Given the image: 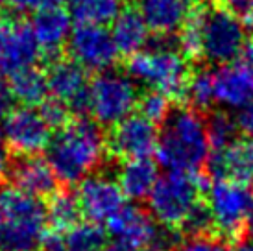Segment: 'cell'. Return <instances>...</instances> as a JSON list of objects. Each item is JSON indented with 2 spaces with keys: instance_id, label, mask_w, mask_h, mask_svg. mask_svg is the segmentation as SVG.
<instances>
[{
  "instance_id": "cell-1",
  "label": "cell",
  "mask_w": 253,
  "mask_h": 251,
  "mask_svg": "<svg viewBox=\"0 0 253 251\" xmlns=\"http://www.w3.org/2000/svg\"><path fill=\"white\" fill-rule=\"evenodd\" d=\"M248 46L246 26L224 6H204L192 11L179 30V50L211 65H229Z\"/></svg>"
},
{
  "instance_id": "cell-2",
  "label": "cell",
  "mask_w": 253,
  "mask_h": 251,
  "mask_svg": "<svg viewBox=\"0 0 253 251\" xmlns=\"http://www.w3.org/2000/svg\"><path fill=\"white\" fill-rule=\"evenodd\" d=\"M106 148L107 140L98 122L78 117L59 127L50 139L46 161L59 181L74 185L98 170L106 155Z\"/></svg>"
},
{
  "instance_id": "cell-3",
  "label": "cell",
  "mask_w": 253,
  "mask_h": 251,
  "mask_svg": "<svg viewBox=\"0 0 253 251\" xmlns=\"http://www.w3.org/2000/svg\"><path fill=\"white\" fill-rule=\"evenodd\" d=\"M155 155L157 163L169 172L194 174L205 167L211 155V142L200 111L189 105L172 107L159 131Z\"/></svg>"
},
{
  "instance_id": "cell-4",
  "label": "cell",
  "mask_w": 253,
  "mask_h": 251,
  "mask_svg": "<svg viewBox=\"0 0 253 251\" xmlns=\"http://www.w3.org/2000/svg\"><path fill=\"white\" fill-rule=\"evenodd\" d=\"M46 205L17 187L0 188V251H36L46 237Z\"/></svg>"
},
{
  "instance_id": "cell-5",
  "label": "cell",
  "mask_w": 253,
  "mask_h": 251,
  "mask_svg": "<svg viewBox=\"0 0 253 251\" xmlns=\"http://www.w3.org/2000/svg\"><path fill=\"white\" fill-rule=\"evenodd\" d=\"M126 70L137 84L169 98H181L190 76L187 56L170 44H155L131 56Z\"/></svg>"
},
{
  "instance_id": "cell-6",
  "label": "cell",
  "mask_w": 253,
  "mask_h": 251,
  "mask_svg": "<svg viewBox=\"0 0 253 251\" xmlns=\"http://www.w3.org/2000/svg\"><path fill=\"white\" fill-rule=\"evenodd\" d=\"M202 202V181L194 174L167 172L159 175L148 196L150 216L170 231L181 229L185 220Z\"/></svg>"
},
{
  "instance_id": "cell-7",
  "label": "cell",
  "mask_w": 253,
  "mask_h": 251,
  "mask_svg": "<svg viewBox=\"0 0 253 251\" xmlns=\"http://www.w3.org/2000/svg\"><path fill=\"white\" fill-rule=\"evenodd\" d=\"M139 87L127 72L104 70L89 87V113L100 126H115L139 104Z\"/></svg>"
},
{
  "instance_id": "cell-8",
  "label": "cell",
  "mask_w": 253,
  "mask_h": 251,
  "mask_svg": "<svg viewBox=\"0 0 253 251\" xmlns=\"http://www.w3.org/2000/svg\"><path fill=\"white\" fill-rule=\"evenodd\" d=\"M205 203L220 238H240L252 222L253 192L246 185L231 179H212L207 188Z\"/></svg>"
},
{
  "instance_id": "cell-9",
  "label": "cell",
  "mask_w": 253,
  "mask_h": 251,
  "mask_svg": "<svg viewBox=\"0 0 253 251\" xmlns=\"http://www.w3.org/2000/svg\"><path fill=\"white\" fill-rule=\"evenodd\" d=\"M48 122L42 119V115L36 107H15L9 109L4 117L2 135L7 148L21 157L37 155L46 150L52 139Z\"/></svg>"
},
{
  "instance_id": "cell-10",
  "label": "cell",
  "mask_w": 253,
  "mask_h": 251,
  "mask_svg": "<svg viewBox=\"0 0 253 251\" xmlns=\"http://www.w3.org/2000/svg\"><path fill=\"white\" fill-rule=\"evenodd\" d=\"M67 50L72 61L82 69L98 74L111 69L119 57L111 32L98 24H78L72 28Z\"/></svg>"
},
{
  "instance_id": "cell-11",
  "label": "cell",
  "mask_w": 253,
  "mask_h": 251,
  "mask_svg": "<svg viewBox=\"0 0 253 251\" xmlns=\"http://www.w3.org/2000/svg\"><path fill=\"white\" fill-rule=\"evenodd\" d=\"M106 140L107 150L119 159H144L155 154L159 131L157 126L141 113H131L124 120L111 126Z\"/></svg>"
},
{
  "instance_id": "cell-12",
  "label": "cell",
  "mask_w": 253,
  "mask_h": 251,
  "mask_svg": "<svg viewBox=\"0 0 253 251\" xmlns=\"http://www.w3.org/2000/svg\"><path fill=\"white\" fill-rule=\"evenodd\" d=\"M111 238L104 251H141L157 242L159 229L150 212L135 205H126L107 222Z\"/></svg>"
},
{
  "instance_id": "cell-13",
  "label": "cell",
  "mask_w": 253,
  "mask_h": 251,
  "mask_svg": "<svg viewBox=\"0 0 253 251\" xmlns=\"http://www.w3.org/2000/svg\"><path fill=\"white\" fill-rule=\"evenodd\" d=\"M76 200L82 216L94 223H107L117 212L126 207V196L119 183L100 174L89 175L80 183Z\"/></svg>"
},
{
  "instance_id": "cell-14",
  "label": "cell",
  "mask_w": 253,
  "mask_h": 251,
  "mask_svg": "<svg viewBox=\"0 0 253 251\" xmlns=\"http://www.w3.org/2000/svg\"><path fill=\"white\" fill-rule=\"evenodd\" d=\"M50 96L63 102L76 115L89 113V78L72 59H54L46 70Z\"/></svg>"
},
{
  "instance_id": "cell-15",
  "label": "cell",
  "mask_w": 253,
  "mask_h": 251,
  "mask_svg": "<svg viewBox=\"0 0 253 251\" xmlns=\"http://www.w3.org/2000/svg\"><path fill=\"white\" fill-rule=\"evenodd\" d=\"M205 167L212 179H231L253 187V140L237 139L224 150L211 152Z\"/></svg>"
},
{
  "instance_id": "cell-16",
  "label": "cell",
  "mask_w": 253,
  "mask_h": 251,
  "mask_svg": "<svg viewBox=\"0 0 253 251\" xmlns=\"http://www.w3.org/2000/svg\"><path fill=\"white\" fill-rule=\"evenodd\" d=\"M41 54L30 22L15 21L7 24L4 52L0 57V70L6 76H13L24 69L36 67Z\"/></svg>"
},
{
  "instance_id": "cell-17",
  "label": "cell",
  "mask_w": 253,
  "mask_h": 251,
  "mask_svg": "<svg viewBox=\"0 0 253 251\" xmlns=\"http://www.w3.org/2000/svg\"><path fill=\"white\" fill-rule=\"evenodd\" d=\"M214 102L224 111H242L253 104V78L239 61L218 67L214 72Z\"/></svg>"
},
{
  "instance_id": "cell-18",
  "label": "cell",
  "mask_w": 253,
  "mask_h": 251,
  "mask_svg": "<svg viewBox=\"0 0 253 251\" xmlns=\"http://www.w3.org/2000/svg\"><path fill=\"white\" fill-rule=\"evenodd\" d=\"M71 13L61 6L42 7L34 13L30 28L36 35L39 48L46 56H57L59 50L67 46L71 37Z\"/></svg>"
},
{
  "instance_id": "cell-19",
  "label": "cell",
  "mask_w": 253,
  "mask_h": 251,
  "mask_svg": "<svg viewBox=\"0 0 253 251\" xmlns=\"http://www.w3.org/2000/svg\"><path fill=\"white\" fill-rule=\"evenodd\" d=\"M135 4L148 28L159 35L179 32L196 9L194 0H135Z\"/></svg>"
},
{
  "instance_id": "cell-20",
  "label": "cell",
  "mask_w": 253,
  "mask_h": 251,
  "mask_svg": "<svg viewBox=\"0 0 253 251\" xmlns=\"http://www.w3.org/2000/svg\"><path fill=\"white\" fill-rule=\"evenodd\" d=\"M9 174L15 187L36 198H50L57 192V175L54 174L48 161L37 155L19 157L13 167L9 168Z\"/></svg>"
},
{
  "instance_id": "cell-21",
  "label": "cell",
  "mask_w": 253,
  "mask_h": 251,
  "mask_svg": "<svg viewBox=\"0 0 253 251\" xmlns=\"http://www.w3.org/2000/svg\"><path fill=\"white\" fill-rule=\"evenodd\" d=\"M111 37L120 56L131 57L146 48L150 41V28L135 7H124L111 22Z\"/></svg>"
},
{
  "instance_id": "cell-22",
  "label": "cell",
  "mask_w": 253,
  "mask_h": 251,
  "mask_svg": "<svg viewBox=\"0 0 253 251\" xmlns=\"http://www.w3.org/2000/svg\"><path fill=\"white\" fill-rule=\"evenodd\" d=\"M159 179V170L155 161L150 157L144 159L124 161L117 174V183L129 200H148Z\"/></svg>"
},
{
  "instance_id": "cell-23",
  "label": "cell",
  "mask_w": 253,
  "mask_h": 251,
  "mask_svg": "<svg viewBox=\"0 0 253 251\" xmlns=\"http://www.w3.org/2000/svg\"><path fill=\"white\" fill-rule=\"evenodd\" d=\"M9 94L26 107L41 105L48 98V80L46 72H41L37 67H30L13 76H9Z\"/></svg>"
},
{
  "instance_id": "cell-24",
  "label": "cell",
  "mask_w": 253,
  "mask_h": 251,
  "mask_svg": "<svg viewBox=\"0 0 253 251\" xmlns=\"http://www.w3.org/2000/svg\"><path fill=\"white\" fill-rule=\"evenodd\" d=\"M69 13L78 24L106 26L124 9V0H67Z\"/></svg>"
},
{
  "instance_id": "cell-25",
  "label": "cell",
  "mask_w": 253,
  "mask_h": 251,
  "mask_svg": "<svg viewBox=\"0 0 253 251\" xmlns=\"http://www.w3.org/2000/svg\"><path fill=\"white\" fill-rule=\"evenodd\" d=\"M107 235L100 223L78 222L65 231L63 242L67 251H104L107 246Z\"/></svg>"
},
{
  "instance_id": "cell-26",
  "label": "cell",
  "mask_w": 253,
  "mask_h": 251,
  "mask_svg": "<svg viewBox=\"0 0 253 251\" xmlns=\"http://www.w3.org/2000/svg\"><path fill=\"white\" fill-rule=\"evenodd\" d=\"M181 100L196 111H209L214 102V76L212 70L202 69L190 72Z\"/></svg>"
},
{
  "instance_id": "cell-27",
  "label": "cell",
  "mask_w": 253,
  "mask_h": 251,
  "mask_svg": "<svg viewBox=\"0 0 253 251\" xmlns=\"http://www.w3.org/2000/svg\"><path fill=\"white\" fill-rule=\"evenodd\" d=\"M48 222L54 227L56 233L59 231H69L72 225L80 222L82 210L78 205L76 196L71 192H59L57 190L54 196H50V203L46 207Z\"/></svg>"
},
{
  "instance_id": "cell-28",
  "label": "cell",
  "mask_w": 253,
  "mask_h": 251,
  "mask_svg": "<svg viewBox=\"0 0 253 251\" xmlns=\"http://www.w3.org/2000/svg\"><path fill=\"white\" fill-rule=\"evenodd\" d=\"M205 124H207V135H209L212 152L227 148L237 140V133L240 131L239 122L229 115V111L211 113L209 119H205Z\"/></svg>"
},
{
  "instance_id": "cell-29",
  "label": "cell",
  "mask_w": 253,
  "mask_h": 251,
  "mask_svg": "<svg viewBox=\"0 0 253 251\" xmlns=\"http://www.w3.org/2000/svg\"><path fill=\"white\" fill-rule=\"evenodd\" d=\"M139 113L142 117H146L148 120H152L154 124L157 122H165V119L172 111V104H170V98L163 92L157 91H148L146 94H141L139 98Z\"/></svg>"
},
{
  "instance_id": "cell-30",
  "label": "cell",
  "mask_w": 253,
  "mask_h": 251,
  "mask_svg": "<svg viewBox=\"0 0 253 251\" xmlns=\"http://www.w3.org/2000/svg\"><path fill=\"white\" fill-rule=\"evenodd\" d=\"M39 111H41L42 119L48 122L50 127H63L67 122H69V107L63 104V102H59L56 98H46L41 105H39Z\"/></svg>"
},
{
  "instance_id": "cell-31",
  "label": "cell",
  "mask_w": 253,
  "mask_h": 251,
  "mask_svg": "<svg viewBox=\"0 0 253 251\" xmlns=\"http://www.w3.org/2000/svg\"><path fill=\"white\" fill-rule=\"evenodd\" d=\"M177 251H227V248L218 235H202L183 240L177 246Z\"/></svg>"
},
{
  "instance_id": "cell-32",
  "label": "cell",
  "mask_w": 253,
  "mask_h": 251,
  "mask_svg": "<svg viewBox=\"0 0 253 251\" xmlns=\"http://www.w3.org/2000/svg\"><path fill=\"white\" fill-rule=\"evenodd\" d=\"M61 0H0V7L13 9L17 13H28V11H39L42 7L59 6Z\"/></svg>"
},
{
  "instance_id": "cell-33",
  "label": "cell",
  "mask_w": 253,
  "mask_h": 251,
  "mask_svg": "<svg viewBox=\"0 0 253 251\" xmlns=\"http://www.w3.org/2000/svg\"><path fill=\"white\" fill-rule=\"evenodd\" d=\"M224 7L248 28L253 19V0H224Z\"/></svg>"
},
{
  "instance_id": "cell-34",
  "label": "cell",
  "mask_w": 253,
  "mask_h": 251,
  "mask_svg": "<svg viewBox=\"0 0 253 251\" xmlns=\"http://www.w3.org/2000/svg\"><path fill=\"white\" fill-rule=\"evenodd\" d=\"M237 122H239V129L240 133L246 135V139L253 140V104L248 105L246 109H242L237 117Z\"/></svg>"
},
{
  "instance_id": "cell-35",
  "label": "cell",
  "mask_w": 253,
  "mask_h": 251,
  "mask_svg": "<svg viewBox=\"0 0 253 251\" xmlns=\"http://www.w3.org/2000/svg\"><path fill=\"white\" fill-rule=\"evenodd\" d=\"M7 144L6 140H4V135L0 131V181H2V177L9 172V161H7Z\"/></svg>"
},
{
  "instance_id": "cell-36",
  "label": "cell",
  "mask_w": 253,
  "mask_h": 251,
  "mask_svg": "<svg viewBox=\"0 0 253 251\" xmlns=\"http://www.w3.org/2000/svg\"><path fill=\"white\" fill-rule=\"evenodd\" d=\"M239 63L248 70V74L253 78V42H248V46L244 48L242 56L239 57Z\"/></svg>"
},
{
  "instance_id": "cell-37",
  "label": "cell",
  "mask_w": 253,
  "mask_h": 251,
  "mask_svg": "<svg viewBox=\"0 0 253 251\" xmlns=\"http://www.w3.org/2000/svg\"><path fill=\"white\" fill-rule=\"evenodd\" d=\"M7 111H9V98H7L6 89L0 87V120H4Z\"/></svg>"
},
{
  "instance_id": "cell-38",
  "label": "cell",
  "mask_w": 253,
  "mask_h": 251,
  "mask_svg": "<svg viewBox=\"0 0 253 251\" xmlns=\"http://www.w3.org/2000/svg\"><path fill=\"white\" fill-rule=\"evenodd\" d=\"M231 251H253V240H239Z\"/></svg>"
},
{
  "instance_id": "cell-39",
  "label": "cell",
  "mask_w": 253,
  "mask_h": 251,
  "mask_svg": "<svg viewBox=\"0 0 253 251\" xmlns=\"http://www.w3.org/2000/svg\"><path fill=\"white\" fill-rule=\"evenodd\" d=\"M6 30H7V24L0 22V57H2V52H4V42H6Z\"/></svg>"
},
{
  "instance_id": "cell-40",
  "label": "cell",
  "mask_w": 253,
  "mask_h": 251,
  "mask_svg": "<svg viewBox=\"0 0 253 251\" xmlns=\"http://www.w3.org/2000/svg\"><path fill=\"white\" fill-rule=\"evenodd\" d=\"M141 251H170V250H169V246L159 244V242H154V244L146 246V248H144V250H141Z\"/></svg>"
},
{
  "instance_id": "cell-41",
  "label": "cell",
  "mask_w": 253,
  "mask_h": 251,
  "mask_svg": "<svg viewBox=\"0 0 253 251\" xmlns=\"http://www.w3.org/2000/svg\"><path fill=\"white\" fill-rule=\"evenodd\" d=\"M252 222H253V209H252Z\"/></svg>"
},
{
  "instance_id": "cell-42",
  "label": "cell",
  "mask_w": 253,
  "mask_h": 251,
  "mask_svg": "<svg viewBox=\"0 0 253 251\" xmlns=\"http://www.w3.org/2000/svg\"><path fill=\"white\" fill-rule=\"evenodd\" d=\"M207 2H211V0H207Z\"/></svg>"
}]
</instances>
